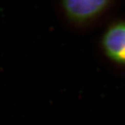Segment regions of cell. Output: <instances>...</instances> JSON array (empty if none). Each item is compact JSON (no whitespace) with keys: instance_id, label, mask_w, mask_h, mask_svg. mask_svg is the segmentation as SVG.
I'll return each mask as SVG.
<instances>
[{"instance_id":"cell-1","label":"cell","mask_w":125,"mask_h":125,"mask_svg":"<svg viewBox=\"0 0 125 125\" xmlns=\"http://www.w3.org/2000/svg\"><path fill=\"white\" fill-rule=\"evenodd\" d=\"M111 0H65L60 2L62 15L67 24L79 31L99 25L116 7Z\"/></svg>"},{"instance_id":"cell-2","label":"cell","mask_w":125,"mask_h":125,"mask_svg":"<svg viewBox=\"0 0 125 125\" xmlns=\"http://www.w3.org/2000/svg\"><path fill=\"white\" fill-rule=\"evenodd\" d=\"M97 47L108 65L125 72V18L114 20L106 24L99 37Z\"/></svg>"}]
</instances>
